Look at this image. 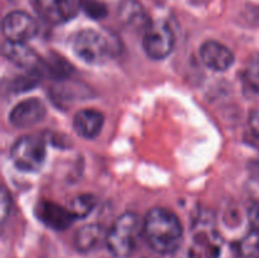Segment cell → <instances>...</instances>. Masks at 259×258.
Instances as JSON below:
<instances>
[{"label":"cell","mask_w":259,"mask_h":258,"mask_svg":"<svg viewBox=\"0 0 259 258\" xmlns=\"http://www.w3.org/2000/svg\"><path fill=\"white\" fill-rule=\"evenodd\" d=\"M142 234L154 252L169 254L181 245L184 229L175 212L163 207H154L144 218Z\"/></svg>","instance_id":"6da1fadb"},{"label":"cell","mask_w":259,"mask_h":258,"mask_svg":"<svg viewBox=\"0 0 259 258\" xmlns=\"http://www.w3.org/2000/svg\"><path fill=\"white\" fill-rule=\"evenodd\" d=\"M143 223L134 212L120 215L111 225L105 237L109 252L118 258H125L134 250L139 234L142 233Z\"/></svg>","instance_id":"7a4b0ae2"},{"label":"cell","mask_w":259,"mask_h":258,"mask_svg":"<svg viewBox=\"0 0 259 258\" xmlns=\"http://www.w3.org/2000/svg\"><path fill=\"white\" fill-rule=\"evenodd\" d=\"M46 144L35 136H23L18 138L10 149V158L19 171L37 172L46 161Z\"/></svg>","instance_id":"3957f363"},{"label":"cell","mask_w":259,"mask_h":258,"mask_svg":"<svg viewBox=\"0 0 259 258\" xmlns=\"http://www.w3.org/2000/svg\"><path fill=\"white\" fill-rule=\"evenodd\" d=\"M75 55L89 65H101L111 55V45L104 34L94 29H83L73 37Z\"/></svg>","instance_id":"277c9868"},{"label":"cell","mask_w":259,"mask_h":258,"mask_svg":"<svg viewBox=\"0 0 259 258\" xmlns=\"http://www.w3.org/2000/svg\"><path fill=\"white\" fill-rule=\"evenodd\" d=\"M175 35L164 22H152L143 32V48L152 60H163L172 52Z\"/></svg>","instance_id":"5b68a950"},{"label":"cell","mask_w":259,"mask_h":258,"mask_svg":"<svg viewBox=\"0 0 259 258\" xmlns=\"http://www.w3.org/2000/svg\"><path fill=\"white\" fill-rule=\"evenodd\" d=\"M38 32V24L25 12H12L3 20V34L8 42L25 43Z\"/></svg>","instance_id":"8992f818"},{"label":"cell","mask_w":259,"mask_h":258,"mask_svg":"<svg viewBox=\"0 0 259 258\" xmlns=\"http://www.w3.org/2000/svg\"><path fill=\"white\" fill-rule=\"evenodd\" d=\"M40 17L51 24H62L73 19L81 9L80 0H35Z\"/></svg>","instance_id":"52a82bcc"},{"label":"cell","mask_w":259,"mask_h":258,"mask_svg":"<svg viewBox=\"0 0 259 258\" xmlns=\"http://www.w3.org/2000/svg\"><path fill=\"white\" fill-rule=\"evenodd\" d=\"M46 116V106L38 99H27L13 108L9 115L10 123L17 128H28L39 123Z\"/></svg>","instance_id":"ba28073f"},{"label":"cell","mask_w":259,"mask_h":258,"mask_svg":"<svg viewBox=\"0 0 259 258\" xmlns=\"http://www.w3.org/2000/svg\"><path fill=\"white\" fill-rule=\"evenodd\" d=\"M200 56L206 67L223 72L234 63V55L223 43L217 40H206L200 48Z\"/></svg>","instance_id":"9c48e42d"},{"label":"cell","mask_w":259,"mask_h":258,"mask_svg":"<svg viewBox=\"0 0 259 258\" xmlns=\"http://www.w3.org/2000/svg\"><path fill=\"white\" fill-rule=\"evenodd\" d=\"M37 215L40 222L55 230H66L76 219L70 209H65L55 202L48 201L40 202L37 207Z\"/></svg>","instance_id":"30bf717a"},{"label":"cell","mask_w":259,"mask_h":258,"mask_svg":"<svg viewBox=\"0 0 259 258\" xmlns=\"http://www.w3.org/2000/svg\"><path fill=\"white\" fill-rule=\"evenodd\" d=\"M118 17L123 24L143 32L152 23L146 9L138 0H121L118 8Z\"/></svg>","instance_id":"8fae6325"},{"label":"cell","mask_w":259,"mask_h":258,"mask_svg":"<svg viewBox=\"0 0 259 258\" xmlns=\"http://www.w3.org/2000/svg\"><path fill=\"white\" fill-rule=\"evenodd\" d=\"M104 125V116L95 109H83L73 118V129L80 137L93 139L100 134Z\"/></svg>","instance_id":"7c38bea8"},{"label":"cell","mask_w":259,"mask_h":258,"mask_svg":"<svg viewBox=\"0 0 259 258\" xmlns=\"http://www.w3.org/2000/svg\"><path fill=\"white\" fill-rule=\"evenodd\" d=\"M5 57L12 61L17 66L27 68L29 71L39 70L40 60L34 51L28 48L24 43H12L8 42L3 50Z\"/></svg>","instance_id":"4fadbf2b"},{"label":"cell","mask_w":259,"mask_h":258,"mask_svg":"<svg viewBox=\"0 0 259 258\" xmlns=\"http://www.w3.org/2000/svg\"><path fill=\"white\" fill-rule=\"evenodd\" d=\"M103 229L98 224H88L80 228L75 235V247L78 252H90L101 240Z\"/></svg>","instance_id":"5bb4252c"},{"label":"cell","mask_w":259,"mask_h":258,"mask_svg":"<svg viewBox=\"0 0 259 258\" xmlns=\"http://www.w3.org/2000/svg\"><path fill=\"white\" fill-rule=\"evenodd\" d=\"M235 258H259V234L249 233L233 244Z\"/></svg>","instance_id":"9a60e30c"},{"label":"cell","mask_w":259,"mask_h":258,"mask_svg":"<svg viewBox=\"0 0 259 258\" xmlns=\"http://www.w3.org/2000/svg\"><path fill=\"white\" fill-rule=\"evenodd\" d=\"M245 83L255 93H259V53L250 56L243 71Z\"/></svg>","instance_id":"2e32d148"},{"label":"cell","mask_w":259,"mask_h":258,"mask_svg":"<svg viewBox=\"0 0 259 258\" xmlns=\"http://www.w3.org/2000/svg\"><path fill=\"white\" fill-rule=\"evenodd\" d=\"M95 204L96 199L93 195H81L72 200L70 205V211L72 212L76 219H80V218H85L86 215L90 214Z\"/></svg>","instance_id":"e0dca14e"},{"label":"cell","mask_w":259,"mask_h":258,"mask_svg":"<svg viewBox=\"0 0 259 258\" xmlns=\"http://www.w3.org/2000/svg\"><path fill=\"white\" fill-rule=\"evenodd\" d=\"M80 7L89 17L94 19H100L108 14V9L103 3L98 0H80Z\"/></svg>","instance_id":"ac0fdd59"},{"label":"cell","mask_w":259,"mask_h":258,"mask_svg":"<svg viewBox=\"0 0 259 258\" xmlns=\"http://www.w3.org/2000/svg\"><path fill=\"white\" fill-rule=\"evenodd\" d=\"M248 220H249L253 232L259 234V201L254 202L248 210Z\"/></svg>","instance_id":"d6986e66"},{"label":"cell","mask_w":259,"mask_h":258,"mask_svg":"<svg viewBox=\"0 0 259 258\" xmlns=\"http://www.w3.org/2000/svg\"><path fill=\"white\" fill-rule=\"evenodd\" d=\"M10 205H12V201H10V196L7 192V190L3 189L2 191V219H7V215L10 214Z\"/></svg>","instance_id":"ffe728a7"},{"label":"cell","mask_w":259,"mask_h":258,"mask_svg":"<svg viewBox=\"0 0 259 258\" xmlns=\"http://www.w3.org/2000/svg\"><path fill=\"white\" fill-rule=\"evenodd\" d=\"M249 121H250V126H252V131L259 136V111H254V113L250 115Z\"/></svg>","instance_id":"44dd1931"}]
</instances>
